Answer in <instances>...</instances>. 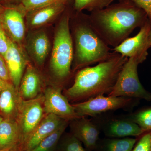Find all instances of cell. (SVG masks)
<instances>
[{"label":"cell","instance_id":"obj_1","mask_svg":"<svg viewBox=\"0 0 151 151\" xmlns=\"http://www.w3.org/2000/svg\"><path fill=\"white\" fill-rule=\"evenodd\" d=\"M128 58L114 52L108 59L95 66L80 69L76 73L73 84L64 91V96L69 102L78 103L108 95Z\"/></svg>","mask_w":151,"mask_h":151},{"label":"cell","instance_id":"obj_2","mask_svg":"<svg viewBox=\"0 0 151 151\" xmlns=\"http://www.w3.org/2000/svg\"><path fill=\"white\" fill-rule=\"evenodd\" d=\"M93 27L105 43L113 48L122 43L149 17L145 11L130 3L119 2L89 16Z\"/></svg>","mask_w":151,"mask_h":151},{"label":"cell","instance_id":"obj_3","mask_svg":"<svg viewBox=\"0 0 151 151\" xmlns=\"http://www.w3.org/2000/svg\"><path fill=\"white\" fill-rule=\"evenodd\" d=\"M76 22L71 33L73 46V63L74 70L106 60L112 52L111 48L93 27L89 16Z\"/></svg>","mask_w":151,"mask_h":151},{"label":"cell","instance_id":"obj_4","mask_svg":"<svg viewBox=\"0 0 151 151\" xmlns=\"http://www.w3.org/2000/svg\"><path fill=\"white\" fill-rule=\"evenodd\" d=\"M70 20L67 13L60 22L55 36L50 61L52 72L58 78L63 81L71 75L74 52Z\"/></svg>","mask_w":151,"mask_h":151},{"label":"cell","instance_id":"obj_5","mask_svg":"<svg viewBox=\"0 0 151 151\" xmlns=\"http://www.w3.org/2000/svg\"><path fill=\"white\" fill-rule=\"evenodd\" d=\"M145 59L135 56L128 58L122 68L116 84L109 96L127 97L150 101L151 94L141 84L138 66Z\"/></svg>","mask_w":151,"mask_h":151},{"label":"cell","instance_id":"obj_6","mask_svg":"<svg viewBox=\"0 0 151 151\" xmlns=\"http://www.w3.org/2000/svg\"><path fill=\"white\" fill-rule=\"evenodd\" d=\"M138 100L122 96L105 97L104 95H100L72 105L78 117L89 116L94 117L120 109L130 111L137 104Z\"/></svg>","mask_w":151,"mask_h":151},{"label":"cell","instance_id":"obj_7","mask_svg":"<svg viewBox=\"0 0 151 151\" xmlns=\"http://www.w3.org/2000/svg\"><path fill=\"white\" fill-rule=\"evenodd\" d=\"M43 101V96L39 95L34 99L22 101L16 121L19 134V144L23 148L46 114Z\"/></svg>","mask_w":151,"mask_h":151},{"label":"cell","instance_id":"obj_8","mask_svg":"<svg viewBox=\"0 0 151 151\" xmlns=\"http://www.w3.org/2000/svg\"><path fill=\"white\" fill-rule=\"evenodd\" d=\"M91 120L106 137L122 138L138 137L145 133L137 124L125 116L101 115L92 117Z\"/></svg>","mask_w":151,"mask_h":151},{"label":"cell","instance_id":"obj_9","mask_svg":"<svg viewBox=\"0 0 151 151\" xmlns=\"http://www.w3.org/2000/svg\"><path fill=\"white\" fill-rule=\"evenodd\" d=\"M43 97L45 114H54L68 122L80 118L72 104L62 94L60 88L47 87L45 91Z\"/></svg>","mask_w":151,"mask_h":151},{"label":"cell","instance_id":"obj_10","mask_svg":"<svg viewBox=\"0 0 151 151\" xmlns=\"http://www.w3.org/2000/svg\"><path fill=\"white\" fill-rule=\"evenodd\" d=\"M151 27V19L148 18L140 28L137 35L125 40L122 43L113 48L117 52L128 58L140 57L146 59L148 54L149 33Z\"/></svg>","mask_w":151,"mask_h":151},{"label":"cell","instance_id":"obj_11","mask_svg":"<svg viewBox=\"0 0 151 151\" xmlns=\"http://www.w3.org/2000/svg\"><path fill=\"white\" fill-rule=\"evenodd\" d=\"M0 24L11 40L18 45L21 43L25 27L20 9L12 6H3L0 9Z\"/></svg>","mask_w":151,"mask_h":151},{"label":"cell","instance_id":"obj_12","mask_svg":"<svg viewBox=\"0 0 151 151\" xmlns=\"http://www.w3.org/2000/svg\"><path fill=\"white\" fill-rule=\"evenodd\" d=\"M70 133L83 143L86 151H95L100 130L91 119L81 117L70 121Z\"/></svg>","mask_w":151,"mask_h":151},{"label":"cell","instance_id":"obj_13","mask_svg":"<svg viewBox=\"0 0 151 151\" xmlns=\"http://www.w3.org/2000/svg\"><path fill=\"white\" fill-rule=\"evenodd\" d=\"M66 120L54 114H46L26 143L24 151H30L64 124Z\"/></svg>","mask_w":151,"mask_h":151},{"label":"cell","instance_id":"obj_14","mask_svg":"<svg viewBox=\"0 0 151 151\" xmlns=\"http://www.w3.org/2000/svg\"><path fill=\"white\" fill-rule=\"evenodd\" d=\"M4 58L8 69L11 82L19 90L26 64L19 45L11 40L8 50Z\"/></svg>","mask_w":151,"mask_h":151},{"label":"cell","instance_id":"obj_15","mask_svg":"<svg viewBox=\"0 0 151 151\" xmlns=\"http://www.w3.org/2000/svg\"><path fill=\"white\" fill-rule=\"evenodd\" d=\"M22 100L19 90L9 83L0 93V115L17 121Z\"/></svg>","mask_w":151,"mask_h":151},{"label":"cell","instance_id":"obj_16","mask_svg":"<svg viewBox=\"0 0 151 151\" xmlns=\"http://www.w3.org/2000/svg\"><path fill=\"white\" fill-rule=\"evenodd\" d=\"M67 4L66 3H57L28 12V24L35 28L46 24L63 12Z\"/></svg>","mask_w":151,"mask_h":151},{"label":"cell","instance_id":"obj_17","mask_svg":"<svg viewBox=\"0 0 151 151\" xmlns=\"http://www.w3.org/2000/svg\"><path fill=\"white\" fill-rule=\"evenodd\" d=\"M27 48L35 62L40 66L43 65L50 48L49 40L45 32L38 31L33 33L29 37Z\"/></svg>","mask_w":151,"mask_h":151},{"label":"cell","instance_id":"obj_18","mask_svg":"<svg viewBox=\"0 0 151 151\" xmlns=\"http://www.w3.org/2000/svg\"><path fill=\"white\" fill-rule=\"evenodd\" d=\"M42 81L37 71L31 65L27 66L21 81L19 92L24 100H29L39 96Z\"/></svg>","mask_w":151,"mask_h":151},{"label":"cell","instance_id":"obj_19","mask_svg":"<svg viewBox=\"0 0 151 151\" xmlns=\"http://www.w3.org/2000/svg\"><path fill=\"white\" fill-rule=\"evenodd\" d=\"M19 139L17 121L4 119L0 124V150L19 144Z\"/></svg>","mask_w":151,"mask_h":151},{"label":"cell","instance_id":"obj_20","mask_svg":"<svg viewBox=\"0 0 151 151\" xmlns=\"http://www.w3.org/2000/svg\"><path fill=\"white\" fill-rule=\"evenodd\" d=\"M137 141L129 137L100 139L95 151H131Z\"/></svg>","mask_w":151,"mask_h":151},{"label":"cell","instance_id":"obj_21","mask_svg":"<svg viewBox=\"0 0 151 151\" xmlns=\"http://www.w3.org/2000/svg\"><path fill=\"white\" fill-rule=\"evenodd\" d=\"M66 121L59 129L45 139L30 151H58V146L60 138L69 125Z\"/></svg>","mask_w":151,"mask_h":151},{"label":"cell","instance_id":"obj_22","mask_svg":"<svg viewBox=\"0 0 151 151\" xmlns=\"http://www.w3.org/2000/svg\"><path fill=\"white\" fill-rule=\"evenodd\" d=\"M114 0H74V7L77 12L84 10L91 12L102 9L111 4Z\"/></svg>","mask_w":151,"mask_h":151},{"label":"cell","instance_id":"obj_23","mask_svg":"<svg viewBox=\"0 0 151 151\" xmlns=\"http://www.w3.org/2000/svg\"><path fill=\"white\" fill-rule=\"evenodd\" d=\"M124 116L137 124L144 132L151 130V108Z\"/></svg>","mask_w":151,"mask_h":151},{"label":"cell","instance_id":"obj_24","mask_svg":"<svg viewBox=\"0 0 151 151\" xmlns=\"http://www.w3.org/2000/svg\"><path fill=\"white\" fill-rule=\"evenodd\" d=\"M58 151H86L82 143L71 133L63 134L58 146Z\"/></svg>","mask_w":151,"mask_h":151},{"label":"cell","instance_id":"obj_25","mask_svg":"<svg viewBox=\"0 0 151 151\" xmlns=\"http://www.w3.org/2000/svg\"><path fill=\"white\" fill-rule=\"evenodd\" d=\"M69 0H21L22 6L28 12L35 10L55 3L64 2L68 4Z\"/></svg>","mask_w":151,"mask_h":151},{"label":"cell","instance_id":"obj_26","mask_svg":"<svg viewBox=\"0 0 151 151\" xmlns=\"http://www.w3.org/2000/svg\"><path fill=\"white\" fill-rule=\"evenodd\" d=\"M11 40L0 24V55L4 56L8 50Z\"/></svg>","mask_w":151,"mask_h":151},{"label":"cell","instance_id":"obj_27","mask_svg":"<svg viewBox=\"0 0 151 151\" xmlns=\"http://www.w3.org/2000/svg\"><path fill=\"white\" fill-rule=\"evenodd\" d=\"M119 1L130 3L142 9L151 19V0H119Z\"/></svg>","mask_w":151,"mask_h":151},{"label":"cell","instance_id":"obj_28","mask_svg":"<svg viewBox=\"0 0 151 151\" xmlns=\"http://www.w3.org/2000/svg\"><path fill=\"white\" fill-rule=\"evenodd\" d=\"M131 151H151L150 133L143 135Z\"/></svg>","mask_w":151,"mask_h":151},{"label":"cell","instance_id":"obj_29","mask_svg":"<svg viewBox=\"0 0 151 151\" xmlns=\"http://www.w3.org/2000/svg\"><path fill=\"white\" fill-rule=\"evenodd\" d=\"M0 78L6 82L12 83L8 69L4 58L0 55Z\"/></svg>","mask_w":151,"mask_h":151},{"label":"cell","instance_id":"obj_30","mask_svg":"<svg viewBox=\"0 0 151 151\" xmlns=\"http://www.w3.org/2000/svg\"><path fill=\"white\" fill-rule=\"evenodd\" d=\"M0 151H24L22 147L19 144L15 145L9 147L1 149Z\"/></svg>","mask_w":151,"mask_h":151},{"label":"cell","instance_id":"obj_31","mask_svg":"<svg viewBox=\"0 0 151 151\" xmlns=\"http://www.w3.org/2000/svg\"><path fill=\"white\" fill-rule=\"evenodd\" d=\"M9 82H6V81H4L1 78H0V93L2 91L6 88L7 86L9 84Z\"/></svg>","mask_w":151,"mask_h":151},{"label":"cell","instance_id":"obj_32","mask_svg":"<svg viewBox=\"0 0 151 151\" xmlns=\"http://www.w3.org/2000/svg\"><path fill=\"white\" fill-rule=\"evenodd\" d=\"M14 0H0V4L2 5V4H7L13 1Z\"/></svg>","mask_w":151,"mask_h":151},{"label":"cell","instance_id":"obj_33","mask_svg":"<svg viewBox=\"0 0 151 151\" xmlns=\"http://www.w3.org/2000/svg\"><path fill=\"white\" fill-rule=\"evenodd\" d=\"M148 45L149 47H151V27L150 30V33H149L148 37Z\"/></svg>","mask_w":151,"mask_h":151},{"label":"cell","instance_id":"obj_34","mask_svg":"<svg viewBox=\"0 0 151 151\" xmlns=\"http://www.w3.org/2000/svg\"><path fill=\"white\" fill-rule=\"evenodd\" d=\"M3 119H4V118H3L2 116L0 115V124H1V123L2 122Z\"/></svg>","mask_w":151,"mask_h":151},{"label":"cell","instance_id":"obj_35","mask_svg":"<svg viewBox=\"0 0 151 151\" xmlns=\"http://www.w3.org/2000/svg\"><path fill=\"white\" fill-rule=\"evenodd\" d=\"M150 143H151V132H150Z\"/></svg>","mask_w":151,"mask_h":151},{"label":"cell","instance_id":"obj_36","mask_svg":"<svg viewBox=\"0 0 151 151\" xmlns=\"http://www.w3.org/2000/svg\"><path fill=\"white\" fill-rule=\"evenodd\" d=\"M3 6L2 5H1V4H0V9H1L3 7Z\"/></svg>","mask_w":151,"mask_h":151}]
</instances>
